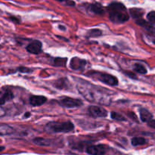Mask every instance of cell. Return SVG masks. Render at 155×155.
Returning <instances> with one entry per match:
<instances>
[{
    "label": "cell",
    "instance_id": "cell-1",
    "mask_svg": "<svg viewBox=\"0 0 155 155\" xmlns=\"http://www.w3.org/2000/svg\"><path fill=\"white\" fill-rule=\"evenodd\" d=\"M109 18L115 24H123L130 19L127 8L120 2H112L107 6Z\"/></svg>",
    "mask_w": 155,
    "mask_h": 155
},
{
    "label": "cell",
    "instance_id": "cell-2",
    "mask_svg": "<svg viewBox=\"0 0 155 155\" xmlns=\"http://www.w3.org/2000/svg\"><path fill=\"white\" fill-rule=\"evenodd\" d=\"M74 125L71 121L66 122H58V121H52L45 126V130L49 133H69L74 130Z\"/></svg>",
    "mask_w": 155,
    "mask_h": 155
},
{
    "label": "cell",
    "instance_id": "cell-3",
    "mask_svg": "<svg viewBox=\"0 0 155 155\" xmlns=\"http://www.w3.org/2000/svg\"><path fill=\"white\" fill-rule=\"evenodd\" d=\"M95 77L98 79L99 81L102 82L104 84L109 85V86H116L118 85V80L116 77L113 75H110L109 74H105V73H99V72H94L92 73Z\"/></svg>",
    "mask_w": 155,
    "mask_h": 155
},
{
    "label": "cell",
    "instance_id": "cell-4",
    "mask_svg": "<svg viewBox=\"0 0 155 155\" xmlns=\"http://www.w3.org/2000/svg\"><path fill=\"white\" fill-rule=\"evenodd\" d=\"M58 104L61 107H67V108H73V107H80L83 105V102L81 100L77 99V98H69V97H65L62 98L58 101Z\"/></svg>",
    "mask_w": 155,
    "mask_h": 155
},
{
    "label": "cell",
    "instance_id": "cell-5",
    "mask_svg": "<svg viewBox=\"0 0 155 155\" xmlns=\"http://www.w3.org/2000/svg\"><path fill=\"white\" fill-rule=\"evenodd\" d=\"M88 113L89 116L94 118L98 117H105L107 115V111L103 107H98V106H89L88 107Z\"/></svg>",
    "mask_w": 155,
    "mask_h": 155
},
{
    "label": "cell",
    "instance_id": "cell-6",
    "mask_svg": "<svg viewBox=\"0 0 155 155\" xmlns=\"http://www.w3.org/2000/svg\"><path fill=\"white\" fill-rule=\"evenodd\" d=\"M107 148L104 145H89L86 148V152L90 155H104L107 152Z\"/></svg>",
    "mask_w": 155,
    "mask_h": 155
},
{
    "label": "cell",
    "instance_id": "cell-7",
    "mask_svg": "<svg viewBox=\"0 0 155 155\" xmlns=\"http://www.w3.org/2000/svg\"><path fill=\"white\" fill-rule=\"evenodd\" d=\"M42 44L40 41L34 40L27 46V51L31 54H39L42 52Z\"/></svg>",
    "mask_w": 155,
    "mask_h": 155
},
{
    "label": "cell",
    "instance_id": "cell-8",
    "mask_svg": "<svg viewBox=\"0 0 155 155\" xmlns=\"http://www.w3.org/2000/svg\"><path fill=\"white\" fill-rule=\"evenodd\" d=\"M86 64V61L83 59L79 58H73L71 60L70 63V68L74 71H80V70L84 69L85 66Z\"/></svg>",
    "mask_w": 155,
    "mask_h": 155
},
{
    "label": "cell",
    "instance_id": "cell-9",
    "mask_svg": "<svg viewBox=\"0 0 155 155\" xmlns=\"http://www.w3.org/2000/svg\"><path fill=\"white\" fill-rule=\"evenodd\" d=\"M14 98V94L9 89L0 90V106L4 104L6 101H8Z\"/></svg>",
    "mask_w": 155,
    "mask_h": 155
},
{
    "label": "cell",
    "instance_id": "cell-10",
    "mask_svg": "<svg viewBox=\"0 0 155 155\" xmlns=\"http://www.w3.org/2000/svg\"><path fill=\"white\" fill-rule=\"evenodd\" d=\"M46 101L47 98L42 95H33L30 98V104L34 107L42 105L46 102Z\"/></svg>",
    "mask_w": 155,
    "mask_h": 155
},
{
    "label": "cell",
    "instance_id": "cell-11",
    "mask_svg": "<svg viewBox=\"0 0 155 155\" xmlns=\"http://www.w3.org/2000/svg\"><path fill=\"white\" fill-rule=\"evenodd\" d=\"M89 8H90L91 12L95 14V15H104V13H105V11H104L103 6L99 3H92L89 5Z\"/></svg>",
    "mask_w": 155,
    "mask_h": 155
},
{
    "label": "cell",
    "instance_id": "cell-12",
    "mask_svg": "<svg viewBox=\"0 0 155 155\" xmlns=\"http://www.w3.org/2000/svg\"><path fill=\"white\" fill-rule=\"evenodd\" d=\"M130 13L132 18L134 20H140L143 17L145 14V11L142 8H133L130 9Z\"/></svg>",
    "mask_w": 155,
    "mask_h": 155
},
{
    "label": "cell",
    "instance_id": "cell-13",
    "mask_svg": "<svg viewBox=\"0 0 155 155\" xmlns=\"http://www.w3.org/2000/svg\"><path fill=\"white\" fill-rule=\"evenodd\" d=\"M139 114H140V118L142 122L147 123L153 119L152 114L148 111L147 109L141 108L139 110Z\"/></svg>",
    "mask_w": 155,
    "mask_h": 155
},
{
    "label": "cell",
    "instance_id": "cell-14",
    "mask_svg": "<svg viewBox=\"0 0 155 155\" xmlns=\"http://www.w3.org/2000/svg\"><path fill=\"white\" fill-rule=\"evenodd\" d=\"M15 132V130L7 124L0 125V136H8L11 135Z\"/></svg>",
    "mask_w": 155,
    "mask_h": 155
},
{
    "label": "cell",
    "instance_id": "cell-15",
    "mask_svg": "<svg viewBox=\"0 0 155 155\" xmlns=\"http://www.w3.org/2000/svg\"><path fill=\"white\" fill-rule=\"evenodd\" d=\"M33 142L39 146H51L53 144V140L49 139H42V138H36Z\"/></svg>",
    "mask_w": 155,
    "mask_h": 155
},
{
    "label": "cell",
    "instance_id": "cell-16",
    "mask_svg": "<svg viewBox=\"0 0 155 155\" xmlns=\"http://www.w3.org/2000/svg\"><path fill=\"white\" fill-rule=\"evenodd\" d=\"M132 145L133 146H139V145H143L147 143V141L145 138L142 137H134L132 139Z\"/></svg>",
    "mask_w": 155,
    "mask_h": 155
},
{
    "label": "cell",
    "instance_id": "cell-17",
    "mask_svg": "<svg viewBox=\"0 0 155 155\" xmlns=\"http://www.w3.org/2000/svg\"><path fill=\"white\" fill-rule=\"evenodd\" d=\"M68 58H56L54 60V64L57 67H65Z\"/></svg>",
    "mask_w": 155,
    "mask_h": 155
},
{
    "label": "cell",
    "instance_id": "cell-18",
    "mask_svg": "<svg viewBox=\"0 0 155 155\" xmlns=\"http://www.w3.org/2000/svg\"><path fill=\"white\" fill-rule=\"evenodd\" d=\"M134 71L141 74H146L147 72H148V71H147V69L145 68V67L143 66L142 64H135Z\"/></svg>",
    "mask_w": 155,
    "mask_h": 155
},
{
    "label": "cell",
    "instance_id": "cell-19",
    "mask_svg": "<svg viewBox=\"0 0 155 155\" xmlns=\"http://www.w3.org/2000/svg\"><path fill=\"white\" fill-rule=\"evenodd\" d=\"M102 35V31L99 29H93V30H90L88 32V36L89 37H98Z\"/></svg>",
    "mask_w": 155,
    "mask_h": 155
},
{
    "label": "cell",
    "instance_id": "cell-20",
    "mask_svg": "<svg viewBox=\"0 0 155 155\" xmlns=\"http://www.w3.org/2000/svg\"><path fill=\"white\" fill-rule=\"evenodd\" d=\"M110 117H111L112 119L115 120L117 121H126V118L124 117L123 115H121L120 114L117 113V112H111L110 114Z\"/></svg>",
    "mask_w": 155,
    "mask_h": 155
},
{
    "label": "cell",
    "instance_id": "cell-21",
    "mask_svg": "<svg viewBox=\"0 0 155 155\" xmlns=\"http://www.w3.org/2000/svg\"><path fill=\"white\" fill-rule=\"evenodd\" d=\"M147 18H148V23H149L151 25L154 26L155 24V12L154 11H151V12L148 14L147 15Z\"/></svg>",
    "mask_w": 155,
    "mask_h": 155
},
{
    "label": "cell",
    "instance_id": "cell-22",
    "mask_svg": "<svg viewBox=\"0 0 155 155\" xmlns=\"http://www.w3.org/2000/svg\"><path fill=\"white\" fill-rule=\"evenodd\" d=\"M9 19H10V21H12V22L15 23V24H18L21 23V20L15 16H11L10 18H9Z\"/></svg>",
    "mask_w": 155,
    "mask_h": 155
},
{
    "label": "cell",
    "instance_id": "cell-23",
    "mask_svg": "<svg viewBox=\"0 0 155 155\" xmlns=\"http://www.w3.org/2000/svg\"><path fill=\"white\" fill-rule=\"evenodd\" d=\"M18 71H21V72H22V73H30V72H32L31 69H29V68H24V67H21V68H20L19 69H18Z\"/></svg>",
    "mask_w": 155,
    "mask_h": 155
},
{
    "label": "cell",
    "instance_id": "cell-24",
    "mask_svg": "<svg viewBox=\"0 0 155 155\" xmlns=\"http://www.w3.org/2000/svg\"><path fill=\"white\" fill-rule=\"evenodd\" d=\"M148 125L150 127H151V128H155V120L154 119L151 120L150 121H148Z\"/></svg>",
    "mask_w": 155,
    "mask_h": 155
},
{
    "label": "cell",
    "instance_id": "cell-25",
    "mask_svg": "<svg viewBox=\"0 0 155 155\" xmlns=\"http://www.w3.org/2000/svg\"><path fill=\"white\" fill-rule=\"evenodd\" d=\"M124 74H126L127 76H129V77H131V78H133V79H136V76L135 75V74H133V73L129 72V71H126V72L124 73Z\"/></svg>",
    "mask_w": 155,
    "mask_h": 155
},
{
    "label": "cell",
    "instance_id": "cell-26",
    "mask_svg": "<svg viewBox=\"0 0 155 155\" xmlns=\"http://www.w3.org/2000/svg\"><path fill=\"white\" fill-rule=\"evenodd\" d=\"M5 110H4V108H2V107L0 106V117L5 116Z\"/></svg>",
    "mask_w": 155,
    "mask_h": 155
},
{
    "label": "cell",
    "instance_id": "cell-27",
    "mask_svg": "<svg viewBox=\"0 0 155 155\" xmlns=\"http://www.w3.org/2000/svg\"><path fill=\"white\" fill-rule=\"evenodd\" d=\"M65 3H66V5H71V6L75 5V2L73 1H66L65 2Z\"/></svg>",
    "mask_w": 155,
    "mask_h": 155
},
{
    "label": "cell",
    "instance_id": "cell-28",
    "mask_svg": "<svg viewBox=\"0 0 155 155\" xmlns=\"http://www.w3.org/2000/svg\"><path fill=\"white\" fill-rule=\"evenodd\" d=\"M58 28L61 29V30H66V27H64V26H61V25H59L58 26Z\"/></svg>",
    "mask_w": 155,
    "mask_h": 155
},
{
    "label": "cell",
    "instance_id": "cell-29",
    "mask_svg": "<svg viewBox=\"0 0 155 155\" xmlns=\"http://www.w3.org/2000/svg\"><path fill=\"white\" fill-rule=\"evenodd\" d=\"M5 147H3V146H0V152H2V151H4L5 150Z\"/></svg>",
    "mask_w": 155,
    "mask_h": 155
},
{
    "label": "cell",
    "instance_id": "cell-30",
    "mask_svg": "<svg viewBox=\"0 0 155 155\" xmlns=\"http://www.w3.org/2000/svg\"><path fill=\"white\" fill-rule=\"evenodd\" d=\"M30 117V113H26L25 114V117Z\"/></svg>",
    "mask_w": 155,
    "mask_h": 155
}]
</instances>
